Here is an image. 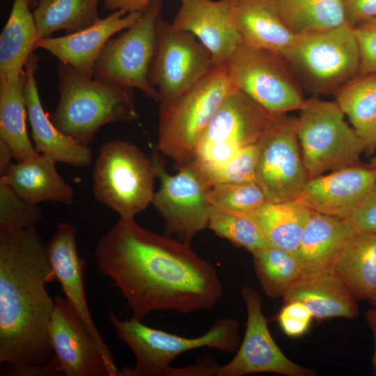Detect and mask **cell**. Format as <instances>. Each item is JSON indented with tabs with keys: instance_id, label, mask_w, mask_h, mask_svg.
Listing matches in <instances>:
<instances>
[{
	"instance_id": "cell-21",
	"label": "cell",
	"mask_w": 376,
	"mask_h": 376,
	"mask_svg": "<svg viewBox=\"0 0 376 376\" xmlns=\"http://www.w3.org/2000/svg\"><path fill=\"white\" fill-rule=\"evenodd\" d=\"M38 62L37 54L33 52L24 67V94L33 146L38 153L47 155L56 162L77 168L88 166L93 161V152L89 146L61 132L42 107L36 79Z\"/></svg>"
},
{
	"instance_id": "cell-7",
	"label": "cell",
	"mask_w": 376,
	"mask_h": 376,
	"mask_svg": "<svg viewBox=\"0 0 376 376\" xmlns=\"http://www.w3.org/2000/svg\"><path fill=\"white\" fill-rule=\"evenodd\" d=\"M336 101L305 100L296 118L304 164L310 178L358 164L365 142L345 120Z\"/></svg>"
},
{
	"instance_id": "cell-22",
	"label": "cell",
	"mask_w": 376,
	"mask_h": 376,
	"mask_svg": "<svg viewBox=\"0 0 376 376\" xmlns=\"http://www.w3.org/2000/svg\"><path fill=\"white\" fill-rule=\"evenodd\" d=\"M231 19L242 44L281 57L297 36L283 19L274 0H233Z\"/></svg>"
},
{
	"instance_id": "cell-25",
	"label": "cell",
	"mask_w": 376,
	"mask_h": 376,
	"mask_svg": "<svg viewBox=\"0 0 376 376\" xmlns=\"http://www.w3.org/2000/svg\"><path fill=\"white\" fill-rule=\"evenodd\" d=\"M354 233L345 219L311 211L295 253L303 272L330 269Z\"/></svg>"
},
{
	"instance_id": "cell-1",
	"label": "cell",
	"mask_w": 376,
	"mask_h": 376,
	"mask_svg": "<svg viewBox=\"0 0 376 376\" xmlns=\"http://www.w3.org/2000/svg\"><path fill=\"white\" fill-rule=\"evenodd\" d=\"M95 258L141 321L155 311L210 309L223 295L214 267L189 243L152 232L134 218H120L98 242Z\"/></svg>"
},
{
	"instance_id": "cell-48",
	"label": "cell",
	"mask_w": 376,
	"mask_h": 376,
	"mask_svg": "<svg viewBox=\"0 0 376 376\" xmlns=\"http://www.w3.org/2000/svg\"><path fill=\"white\" fill-rule=\"evenodd\" d=\"M373 306V308H376V300L371 304Z\"/></svg>"
},
{
	"instance_id": "cell-15",
	"label": "cell",
	"mask_w": 376,
	"mask_h": 376,
	"mask_svg": "<svg viewBox=\"0 0 376 376\" xmlns=\"http://www.w3.org/2000/svg\"><path fill=\"white\" fill-rule=\"evenodd\" d=\"M247 311L246 331L233 359L219 366L216 376H243L272 373L287 376H312L315 372L288 359L272 338L263 312L259 293L249 285L241 289Z\"/></svg>"
},
{
	"instance_id": "cell-6",
	"label": "cell",
	"mask_w": 376,
	"mask_h": 376,
	"mask_svg": "<svg viewBox=\"0 0 376 376\" xmlns=\"http://www.w3.org/2000/svg\"><path fill=\"white\" fill-rule=\"evenodd\" d=\"M282 57L295 78L315 95L336 93L359 72L357 39L347 23L297 34Z\"/></svg>"
},
{
	"instance_id": "cell-16",
	"label": "cell",
	"mask_w": 376,
	"mask_h": 376,
	"mask_svg": "<svg viewBox=\"0 0 376 376\" xmlns=\"http://www.w3.org/2000/svg\"><path fill=\"white\" fill-rule=\"evenodd\" d=\"M49 324L52 347L65 376H111L97 343L76 311L61 295Z\"/></svg>"
},
{
	"instance_id": "cell-24",
	"label": "cell",
	"mask_w": 376,
	"mask_h": 376,
	"mask_svg": "<svg viewBox=\"0 0 376 376\" xmlns=\"http://www.w3.org/2000/svg\"><path fill=\"white\" fill-rule=\"evenodd\" d=\"M56 163L49 157L38 153L34 157L13 163L7 175L0 178L31 203L53 201L71 205L74 189L58 173Z\"/></svg>"
},
{
	"instance_id": "cell-3",
	"label": "cell",
	"mask_w": 376,
	"mask_h": 376,
	"mask_svg": "<svg viewBox=\"0 0 376 376\" xmlns=\"http://www.w3.org/2000/svg\"><path fill=\"white\" fill-rule=\"evenodd\" d=\"M59 100L51 120L63 133L89 146L101 127L139 118L134 88L86 77L59 61Z\"/></svg>"
},
{
	"instance_id": "cell-36",
	"label": "cell",
	"mask_w": 376,
	"mask_h": 376,
	"mask_svg": "<svg viewBox=\"0 0 376 376\" xmlns=\"http://www.w3.org/2000/svg\"><path fill=\"white\" fill-rule=\"evenodd\" d=\"M42 217L36 204L19 196L0 178V230H20L35 228Z\"/></svg>"
},
{
	"instance_id": "cell-47",
	"label": "cell",
	"mask_w": 376,
	"mask_h": 376,
	"mask_svg": "<svg viewBox=\"0 0 376 376\" xmlns=\"http://www.w3.org/2000/svg\"><path fill=\"white\" fill-rule=\"evenodd\" d=\"M30 7H36L38 3V0H26Z\"/></svg>"
},
{
	"instance_id": "cell-17",
	"label": "cell",
	"mask_w": 376,
	"mask_h": 376,
	"mask_svg": "<svg viewBox=\"0 0 376 376\" xmlns=\"http://www.w3.org/2000/svg\"><path fill=\"white\" fill-rule=\"evenodd\" d=\"M47 251L56 279L60 283L65 297L97 343L111 376H118L119 370L109 348L95 325L87 305L83 280V262L77 252L75 226L67 222L59 224L47 246Z\"/></svg>"
},
{
	"instance_id": "cell-13",
	"label": "cell",
	"mask_w": 376,
	"mask_h": 376,
	"mask_svg": "<svg viewBox=\"0 0 376 376\" xmlns=\"http://www.w3.org/2000/svg\"><path fill=\"white\" fill-rule=\"evenodd\" d=\"M150 158L160 182L152 204L164 221V234L190 243L198 233L207 228L210 187L190 164L179 169L177 174L170 175L161 154L155 148Z\"/></svg>"
},
{
	"instance_id": "cell-23",
	"label": "cell",
	"mask_w": 376,
	"mask_h": 376,
	"mask_svg": "<svg viewBox=\"0 0 376 376\" xmlns=\"http://www.w3.org/2000/svg\"><path fill=\"white\" fill-rule=\"evenodd\" d=\"M285 303H303L314 318H355L357 299L331 270L303 272L283 296Z\"/></svg>"
},
{
	"instance_id": "cell-31",
	"label": "cell",
	"mask_w": 376,
	"mask_h": 376,
	"mask_svg": "<svg viewBox=\"0 0 376 376\" xmlns=\"http://www.w3.org/2000/svg\"><path fill=\"white\" fill-rule=\"evenodd\" d=\"M102 0H38L33 11L38 40L64 29L81 31L100 19L98 5Z\"/></svg>"
},
{
	"instance_id": "cell-8",
	"label": "cell",
	"mask_w": 376,
	"mask_h": 376,
	"mask_svg": "<svg viewBox=\"0 0 376 376\" xmlns=\"http://www.w3.org/2000/svg\"><path fill=\"white\" fill-rule=\"evenodd\" d=\"M156 178L151 158L138 147L125 141H111L102 146L95 162L93 193L120 218H134L152 203Z\"/></svg>"
},
{
	"instance_id": "cell-28",
	"label": "cell",
	"mask_w": 376,
	"mask_h": 376,
	"mask_svg": "<svg viewBox=\"0 0 376 376\" xmlns=\"http://www.w3.org/2000/svg\"><path fill=\"white\" fill-rule=\"evenodd\" d=\"M311 210L299 198L267 201L246 212L259 226L267 244L296 253Z\"/></svg>"
},
{
	"instance_id": "cell-37",
	"label": "cell",
	"mask_w": 376,
	"mask_h": 376,
	"mask_svg": "<svg viewBox=\"0 0 376 376\" xmlns=\"http://www.w3.org/2000/svg\"><path fill=\"white\" fill-rule=\"evenodd\" d=\"M258 143L241 150L206 180L210 187L220 183L256 182Z\"/></svg>"
},
{
	"instance_id": "cell-42",
	"label": "cell",
	"mask_w": 376,
	"mask_h": 376,
	"mask_svg": "<svg viewBox=\"0 0 376 376\" xmlns=\"http://www.w3.org/2000/svg\"><path fill=\"white\" fill-rule=\"evenodd\" d=\"M105 10L144 12L155 0H102Z\"/></svg>"
},
{
	"instance_id": "cell-34",
	"label": "cell",
	"mask_w": 376,
	"mask_h": 376,
	"mask_svg": "<svg viewBox=\"0 0 376 376\" xmlns=\"http://www.w3.org/2000/svg\"><path fill=\"white\" fill-rule=\"evenodd\" d=\"M207 228L251 254L267 244L259 226L245 213L210 205Z\"/></svg>"
},
{
	"instance_id": "cell-11",
	"label": "cell",
	"mask_w": 376,
	"mask_h": 376,
	"mask_svg": "<svg viewBox=\"0 0 376 376\" xmlns=\"http://www.w3.org/2000/svg\"><path fill=\"white\" fill-rule=\"evenodd\" d=\"M233 86L270 113H288L304 105L301 87L281 56L240 44L226 64Z\"/></svg>"
},
{
	"instance_id": "cell-20",
	"label": "cell",
	"mask_w": 376,
	"mask_h": 376,
	"mask_svg": "<svg viewBox=\"0 0 376 376\" xmlns=\"http://www.w3.org/2000/svg\"><path fill=\"white\" fill-rule=\"evenodd\" d=\"M142 13L113 11L81 31L64 36L38 39L34 49H45L79 73L93 77L95 63L106 42L116 33L133 25Z\"/></svg>"
},
{
	"instance_id": "cell-40",
	"label": "cell",
	"mask_w": 376,
	"mask_h": 376,
	"mask_svg": "<svg viewBox=\"0 0 376 376\" xmlns=\"http://www.w3.org/2000/svg\"><path fill=\"white\" fill-rule=\"evenodd\" d=\"M345 220L355 231L376 233V185Z\"/></svg>"
},
{
	"instance_id": "cell-35",
	"label": "cell",
	"mask_w": 376,
	"mask_h": 376,
	"mask_svg": "<svg viewBox=\"0 0 376 376\" xmlns=\"http://www.w3.org/2000/svg\"><path fill=\"white\" fill-rule=\"evenodd\" d=\"M207 199L210 205L238 213L250 212L267 201L256 182L214 185L210 187Z\"/></svg>"
},
{
	"instance_id": "cell-19",
	"label": "cell",
	"mask_w": 376,
	"mask_h": 376,
	"mask_svg": "<svg viewBox=\"0 0 376 376\" xmlns=\"http://www.w3.org/2000/svg\"><path fill=\"white\" fill-rule=\"evenodd\" d=\"M375 185V171L358 164L310 178L299 199L311 211L346 219Z\"/></svg>"
},
{
	"instance_id": "cell-12",
	"label": "cell",
	"mask_w": 376,
	"mask_h": 376,
	"mask_svg": "<svg viewBox=\"0 0 376 376\" xmlns=\"http://www.w3.org/2000/svg\"><path fill=\"white\" fill-rule=\"evenodd\" d=\"M309 179L296 118L272 113L258 143L256 181L267 201L281 203L299 198Z\"/></svg>"
},
{
	"instance_id": "cell-27",
	"label": "cell",
	"mask_w": 376,
	"mask_h": 376,
	"mask_svg": "<svg viewBox=\"0 0 376 376\" xmlns=\"http://www.w3.org/2000/svg\"><path fill=\"white\" fill-rule=\"evenodd\" d=\"M357 299L376 300V233L355 231L331 269Z\"/></svg>"
},
{
	"instance_id": "cell-4",
	"label": "cell",
	"mask_w": 376,
	"mask_h": 376,
	"mask_svg": "<svg viewBox=\"0 0 376 376\" xmlns=\"http://www.w3.org/2000/svg\"><path fill=\"white\" fill-rule=\"evenodd\" d=\"M235 88L226 65H214L189 89L167 103L159 104L155 149L171 158L178 169L189 165L214 113Z\"/></svg>"
},
{
	"instance_id": "cell-9",
	"label": "cell",
	"mask_w": 376,
	"mask_h": 376,
	"mask_svg": "<svg viewBox=\"0 0 376 376\" xmlns=\"http://www.w3.org/2000/svg\"><path fill=\"white\" fill-rule=\"evenodd\" d=\"M272 114L235 88L203 134L190 165L206 180L241 150L258 143Z\"/></svg>"
},
{
	"instance_id": "cell-46",
	"label": "cell",
	"mask_w": 376,
	"mask_h": 376,
	"mask_svg": "<svg viewBox=\"0 0 376 376\" xmlns=\"http://www.w3.org/2000/svg\"><path fill=\"white\" fill-rule=\"evenodd\" d=\"M376 173V156L371 159L370 166Z\"/></svg>"
},
{
	"instance_id": "cell-30",
	"label": "cell",
	"mask_w": 376,
	"mask_h": 376,
	"mask_svg": "<svg viewBox=\"0 0 376 376\" xmlns=\"http://www.w3.org/2000/svg\"><path fill=\"white\" fill-rule=\"evenodd\" d=\"M25 83L24 69L17 81L0 86V139L10 148L18 162L38 155L26 128Z\"/></svg>"
},
{
	"instance_id": "cell-39",
	"label": "cell",
	"mask_w": 376,
	"mask_h": 376,
	"mask_svg": "<svg viewBox=\"0 0 376 376\" xmlns=\"http://www.w3.org/2000/svg\"><path fill=\"white\" fill-rule=\"evenodd\" d=\"M354 30L359 48V74L376 72V18L358 24Z\"/></svg>"
},
{
	"instance_id": "cell-41",
	"label": "cell",
	"mask_w": 376,
	"mask_h": 376,
	"mask_svg": "<svg viewBox=\"0 0 376 376\" xmlns=\"http://www.w3.org/2000/svg\"><path fill=\"white\" fill-rule=\"evenodd\" d=\"M345 22L352 27L376 18V0H343Z\"/></svg>"
},
{
	"instance_id": "cell-10",
	"label": "cell",
	"mask_w": 376,
	"mask_h": 376,
	"mask_svg": "<svg viewBox=\"0 0 376 376\" xmlns=\"http://www.w3.org/2000/svg\"><path fill=\"white\" fill-rule=\"evenodd\" d=\"M162 8V0L153 1L133 25L106 42L94 65L95 79L137 88L159 102L158 93L150 82V72Z\"/></svg>"
},
{
	"instance_id": "cell-38",
	"label": "cell",
	"mask_w": 376,
	"mask_h": 376,
	"mask_svg": "<svg viewBox=\"0 0 376 376\" xmlns=\"http://www.w3.org/2000/svg\"><path fill=\"white\" fill-rule=\"evenodd\" d=\"M313 316L301 302L292 301L285 305L277 315L278 323L285 334L299 337L306 333Z\"/></svg>"
},
{
	"instance_id": "cell-2",
	"label": "cell",
	"mask_w": 376,
	"mask_h": 376,
	"mask_svg": "<svg viewBox=\"0 0 376 376\" xmlns=\"http://www.w3.org/2000/svg\"><path fill=\"white\" fill-rule=\"evenodd\" d=\"M56 279L35 228L0 230V364L3 375H63L49 324L55 306L46 285Z\"/></svg>"
},
{
	"instance_id": "cell-26",
	"label": "cell",
	"mask_w": 376,
	"mask_h": 376,
	"mask_svg": "<svg viewBox=\"0 0 376 376\" xmlns=\"http://www.w3.org/2000/svg\"><path fill=\"white\" fill-rule=\"evenodd\" d=\"M26 0H14L0 35V86L18 81L38 40L37 30Z\"/></svg>"
},
{
	"instance_id": "cell-43",
	"label": "cell",
	"mask_w": 376,
	"mask_h": 376,
	"mask_svg": "<svg viewBox=\"0 0 376 376\" xmlns=\"http://www.w3.org/2000/svg\"><path fill=\"white\" fill-rule=\"evenodd\" d=\"M13 152L10 148L2 140L0 139V177L7 175L13 164Z\"/></svg>"
},
{
	"instance_id": "cell-32",
	"label": "cell",
	"mask_w": 376,
	"mask_h": 376,
	"mask_svg": "<svg viewBox=\"0 0 376 376\" xmlns=\"http://www.w3.org/2000/svg\"><path fill=\"white\" fill-rule=\"evenodd\" d=\"M296 34L331 29L345 22L343 0H274Z\"/></svg>"
},
{
	"instance_id": "cell-44",
	"label": "cell",
	"mask_w": 376,
	"mask_h": 376,
	"mask_svg": "<svg viewBox=\"0 0 376 376\" xmlns=\"http://www.w3.org/2000/svg\"><path fill=\"white\" fill-rule=\"evenodd\" d=\"M366 318L368 321V325L370 326V328L371 329V331L373 332L374 340H375V353H374V357H373V364L375 373H376V320L369 317H366Z\"/></svg>"
},
{
	"instance_id": "cell-18",
	"label": "cell",
	"mask_w": 376,
	"mask_h": 376,
	"mask_svg": "<svg viewBox=\"0 0 376 376\" xmlns=\"http://www.w3.org/2000/svg\"><path fill=\"white\" fill-rule=\"evenodd\" d=\"M179 1L172 26L194 35L210 52L214 65H226L241 44L231 19L233 0Z\"/></svg>"
},
{
	"instance_id": "cell-14",
	"label": "cell",
	"mask_w": 376,
	"mask_h": 376,
	"mask_svg": "<svg viewBox=\"0 0 376 376\" xmlns=\"http://www.w3.org/2000/svg\"><path fill=\"white\" fill-rule=\"evenodd\" d=\"M214 65L210 52L194 35L159 17L157 49L150 72V82L158 93L159 104L189 89Z\"/></svg>"
},
{
	"instance_id": "cell-5",
	"label": "cell",
	"mask_w": 376,
	"mask_h": 376,
	"mask_svg": "<svg viewBox=\"0 0 376 376\" xmlns=\"http://www.w3.org/2000/svg\"><path fill=\"white\" fill-rule=\"evenodd\" d=\"M108 319L117 338L130 348L136 360L133 368H123L118 376H170L171 363L183 352L206 347L232 354L240 347V324L232 318H219L196 338L152 328L134 317L123 320L111 313Z\"/></svg>"
},
{
	"instance_id": "cell-45",
	"label": "cell",
	"mask_w": 376,
	"mask_h": 376,
	"mask_svg": "<svg viewBox=\"0 0 376 376\" xmlns=\"http://www.w3.org/2000/svg\"><path fill=\"white\" fill-rule=\"evenodd\" d=\"M366 317H369L376 320V308H373L371 309H369L366 313Z\"/></svg>"
},
{
	"instance_id": "cell-29",
	"label": "cell",
	"mask_w": 376,
	"mask_h": 376,
	"mask_svg": "<svg viewBox=\"0 0 376 376\" xmlns=\"http://www.w3.org/2000/svg\"><path fill=\"white\" fill-rule=\"evenodd\" d=\"M336 93V102L367 150L376 146V72L359 74Z\"/></svg>"
},
{
	"instance_id": "cell-33",
	"label": "cell",
	"mask_w": 376,
	"mask_h": 376,
	"mask_svg": "<svg viewBox=\"0 0 376 376\" xmlns=\"http://www.w3.org/2000/svg\"><path fill=\"white\" fill-rule=\"evenodd\" d=\"M252 255L256 275L269 297H283L303 272L296 255L285 249L267 244Z\"/></svg>"
}]
</instances>
